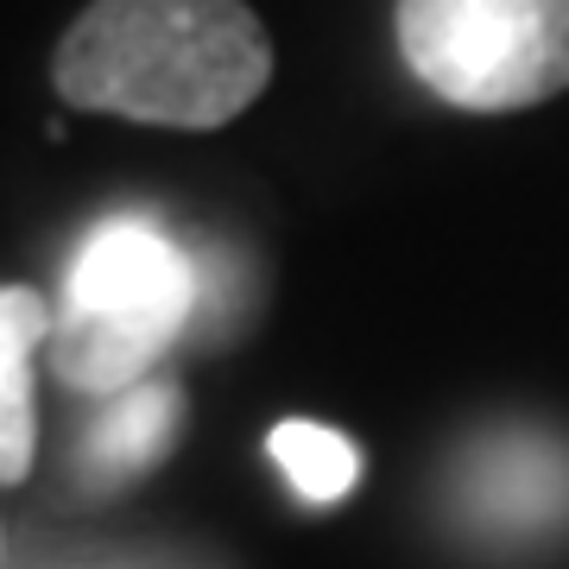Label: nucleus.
Wrapping results in <instances>:
<instances>
[{"label": "nucleus", "mask_w": 569, "mask_h": 569, "mask_svg": "<svg viewBox=\"0 0 569 569\" xmlns=\"http://www.w3.org/2000/svg\"><path fill=\"white\" fill-rule=\"evenodd\" d=\"M272 77V44L241 0H96L63 32V102L152 127H222Z\"/></svg>", "instance_id": "f257e3e1"}, {"label": "nucleus", "mask_w": 569, "mask_h": 569, "mask_svg": "<svg viewBox=\"0 0 569 569\" xmlns=\"http://www.w3.org/2000/svg\"><path fill=\"white\" fill-rule=\"evenodd\" d=\"M197 305H203L197 253H183L152 216H108L70 260L63 317L51 329V367L70 392L121 399L197 323Z\"/></svg>", "instance_id": "f03ea898"}, {"label": "nucleus", "mask_w": 569, "mask_h": 569, "mask_svg": "<svg viewBox=\"0 0 569 569\" xmlns=\"http://www.w3.org/2000/svg\"><path fill=\"white\" fill-rule=\"evenodd\" d=\"M399 51L475 114L550 102L569 89V0H399Z\"/></svg>", "instance_id": "7ed1b4c3"}, {"label": "nucleus", "mask_w": 569, "mask_h": 569, "mask_svg": "<svg viewBox=\"0 0 569 569\" xmlns=\"http://www.w3.org/2000/svg\"><path fill=\"white\" fill-rule=\"evenodd\" d=\"M456 507L493 545H538L569 531V443L550 430H500L456 475Z\"/></svg>", "instance_id": "20e7f679"}, {"label": "nucleus", "mask_w": 569, "mask_h": 569, "mask_svg": "<svg viewBox=\"0 0 569 569\" xmlns=\"http://www.w3.org/2000/svg\"><path fill=\"white\" fill-rule=\"evenodd\" d=\"M183 425V392L171 380H140L133 392L108 399V411L82 430V481L96 493L140 481L152 462H164V449L178 443Z\"/></svg>", "instance_id": "39448f33"}, {"label": "nucleus", "mask_w": 569, "mask_h": 569, "mask_svg": "<svg viewBox=\"0 0 569 569\" xmlns=\"http://www.w3.org/2000/svg\"><path fill=\"white\" fill-rule=\"evenodd\" d=\"M58 329L51 305L26 284H0V488L32 468V348Z\"/></svg>", "instance_id": "423d86ee"}, {"label": "nucleus", "mask_w": 569, "mask_h": 569, "mask_svg": "<svg viewBox=\"0 0 569 569\" xmlns=\"http://www.w3.org/2000/svg\"><path fill=\"white\" fill-rule=\"evenodd\" d=\"M272 462H279V475L305 493L310 507H329V500H342V493L361 481V456H355V443H348L342 430L310 425V418H284V425H272Z\"/></svg>", "instance_id": "0eeeda50"}, {"label": "nucleus", "mask_w": 569, "mask_h": 569, "mask_svg": "<svg viewBox=\"0 0 569 569\" xmlns=\"http://www.w3.org/2000/svg\"><path fill=\"white\" fill-rule=\"evenodd\" d=\"M0 557H7V531H0Z\"/></svg>", "instance_id": "6e6552de"}]
</instances>
